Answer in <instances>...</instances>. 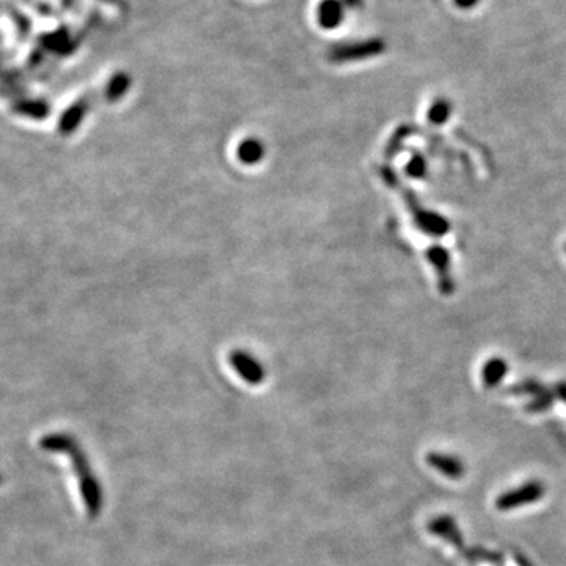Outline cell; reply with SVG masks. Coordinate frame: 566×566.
<instances>
[{"label": "cell", "mask_w": 566, "mask_h": 566, "mask_svg": "<svg viewBox=\"0 0 566 566\" xmlns=\"http://www.w3.org/2000/svg\"><path fill=\"white\" fill-rule=\"evenodd\" d=\"M40 446L43 450L68 455L79 480V488H81L85 510L90 514V518H98L99 513L103 511L104 505L103 488L99 485L96 475L93 474L89 458L81 448V446H79L77 441H74L68 434L55 433L45 436L40 441Z\"/></svg>", "instance_id": "cell-1"}, {"label": "cell", "mask_w": 566, "mask_h": 566, "mask_svg": "<svg viewBox=\"0 0 566 566\" xmlns=\"http://www.w3.org/2000/svg\"><path fill=\"white\" fill-rule=\"evenodd\" d=\"M544 496V485L540 482H528L521 485L519 488H514L504 492L496 500V506L500 511L514 510L526 505H532L538 502Z\"/></svg>", "instance_id": "cell-2"}, {"label": "cell", "mask_w": 566, "mask_h": 566, "mask_svg": "<svg viewBox=\"0 0 566 566\" xmlns=\"http://www.w3.org/2000/svg\"><path fill=\"white\" fill-rule=\"evenodd\" d=\"M384 51V43L378 38L367 41H354L339 45L332 49L331 59L335 62H349V60H361L368 59L376 54Z\"/></svg>", "instance_id": "cell-3"}, {"label": "cell", "mask_w": 566, "mask_h": 566, "mask_svg": "<svg viewBox=\"0 0 566 566\" xmlns=\"http://www.w3.org/2000/svg\"><path fill=\"white\" fill-rule=\"evenodd\" d=\"M345 19V5L341 0H322L317 9L318 26L324 30H334Z\"/></svg>", "instance_id": "cell-4"}, {"label": "cell", "mask_w": 566, "mask_h": 566, "mask_svg": "<svg viewBox=\"0 0 566 566\" xmlns=\"http://www.w3.org/2000/svg\"><path fill=\"white\" fill-rule=\"evenodd\" d=\"M428 464L431 465L434 470H438L439 474L448 477L450 480H458L464 475V464L458 456L439 453V451H431L426 456Z\"/></svg>", "instance_id": "cell-5"}, {"label": "cell", "mask_w": 566, "mask_h": 566, "mask_svg": "<svg viewBox=\"0 0 566 566\" xmlns=\"http://www.w3.org/2000/svg\"><path fill=\"white\" fill-rule=\"evenodd\" d=\"M232 363L234 370L238 371V375H241L244 381L250 384H260L263 381L264 371L261 368V365L258 363L254 357H250L244 353H234L232 356Z\"/></svg>", "instance_id": "cell-6"}, {"label": "cell", "mask_w": 566, "mask_h": 566, "mask_svg": "<svg viewBox=\"0 0 566 566\" xmlns=\"http://www.w3.org/2000/svg\"><path fill=\"white\" fill-rule=\"evenodd\" d=\"M429 532L455 544L456 548H463V535L458 528L456 522L448 516H439V518L429 522Z\"/></svg>", "instance_id": "cell-7"}, {"label": "cell", "mask_w": 566, "mask_h": 566, "mask_svg": "<svg viewBox=\"0 0 566 566\" xmlns=\"http://www.w3.org/2000/svg\"><path fill=\"white\" fill-rule=\"evenodd\" d=\"M14 111H16L19 115L30 117L35 120H43L47 117L49 106L41 101V99H26V101H19L14 106Z\"/></svg>", "instance_id": "cell-8"}, {"label": "cell", "mask_w": 566, "mask_h": 566, "mask_svg": "<svg viewBox=\"0 0 566 566\" xmlns=\"http://www.w3.org/2000/svg\"><path fill=\"white\" fill-rule=\"evenodd\" d=\"M84 113H85V103L81 101V103H76L71 106L60 118V123H59L60 132H63V134L73 132L74 129L79 126V123H81V120L84 118Z\"/></svg>", "instance_id": "cell-9"}, {"label": "cell", "mask_w": 566, "mask_h": 566, "mask_svg": "<svg viewBox=\"0 0 566 566\" xmlns=\"http://www.w3.org/2000/svg\"><path fill=\"white\" fill-rule=\"evenodd\" d=\"M126 87H128L126 77H125L123 74H120V76H117V77H113V79H112L111 84H109V89H107V91H109L111 98H115V96H120L121 93L125 91Z\"/></svg>", "instance_id": "cell-10"}, {"label": "cell", "mask_w": 566, "mask_h": 566, "mask_svg": "<svg viewBox=\"0 0 566 566\" xmlns=\"http://www.w3.org/2000/svg\"><path fill=\"white\" fill-rule=\"evenodd\" d=\"M480 0H455L456 6H460V9H472V6H475Z\"/></svg>", "instance_id": "cell-11"}]
</instances>
